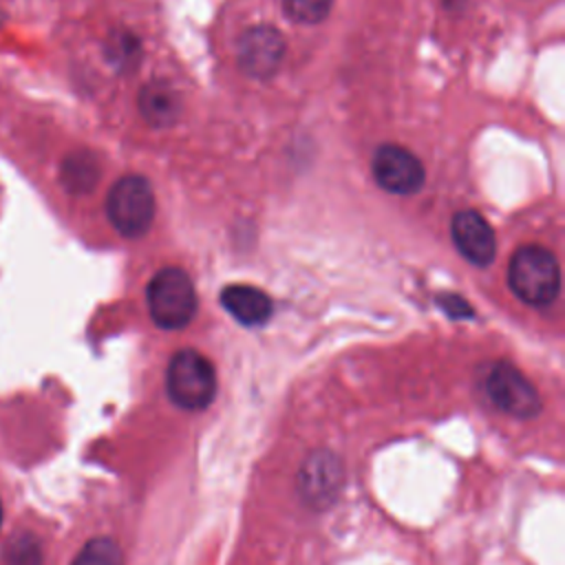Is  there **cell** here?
Listing matches in <instances>:
<instances>
[{
  "instance_id": "obj_1",
  "label": "cell",
  "mask_w": 565,
  "mask_h": 565,
  "mask_svg": "<svg viewBox=\"0 0 565 565\" xmlns=\"http://www.w3.org/2000/svg\"><path fill=\"white\" fill-rule=\"evenodd\" d=\"M510 289L532 307H547L561 291V267L541 245L519 247L508 267Z\"/></svg>"
},
{
  "instance_id": "obj_2",
  "label": "cell",
  "mask_w": 565,
  "mask_h": 565,
  "mask_svg": "<svg viewBox=\"0 0 565 565\" xmlns=\"http://www.w3.org/2000/svg\"><path fill=\"white\" fill-rule=\"evenodd\" d=\"M148 309L161 329H183L196 313V294L190 276L179 267L157 271L146 291Z\"/></svg>"
},
{
  "instance_id": "obj_3",
  "label": "cell",
  "mask_w": 565,
  "mask_h": 565,
  "mask_svg": "<svg viewBox=\"0 0 565 565\" xmlns=\"http://www.w3.org/2000/svg\"><path fill=\"white\" fill-rule=\"evenodd\" d=\"M106 214L121 236H143L154 218V192L148 179L139 174H126L115 181L106 196Z\"/></svg>"
},
{
  "instance_id": "obj_4",
  "label": "cell",
  "mask_w": 565,
  "mask_h": 565,
  "mask_svg": "<svg viewBox=\"0 0 565 565\" xmlns=\"http://www.w3.org/2000/svg\"><path fill=\"white\" fill-rule=\"evenodd\" d=\"M166 384L170 399L185 411H201L216 395L214 366L194 349H181L172 355Z\"/></svg>"
},
{
  "instance_id": "obj_5",
  "label": "cell",
  "mask_w": 565,
  "mask_h": 565,
  "mask_svg": "<svg viewBox=\"0 0 565 565\" xmlns=\"http://www.w3.org/2000/svg\"><path fill=\"white\" fill-rule=\"evenodd\" d=\"M490 402L519 419H530L541 411V397L534 384L510 362H497L486 377Z\"/></svg>"
},
{
  "instance_id": "obj_6",
  "label": "cell",
  "mask_w": 565,
  "mask_h": 565,
  "mask_svg": "<svg viewBox=\"0 0 565 565\" xmlns=\"http://www.w3.org/2000/svg\"><path fill=\"white\" fill-rule=\"evenodd\" d=\"M371 170L380 188L391 194H413L424 185V166L406 148L395 143H384L375 150Z\"/></svg>"
},
{
  "instance_id": "obj_7",
  "label": "cell",
  "mask_w": 565,
  "mask_h": 565,
  "mask_svg": "<svg viewBox=\"0 0 565 565\" xmlns=\"http://www.w3.org/2000/svg\"><path fill=\"white\" fill-rule=\"evenodd\" d=\"M285 40L274 26H252L238 42V66L256 79L271 77L282 62Z\"/></svg>"
},
{
  "instance_id": "obj_8",
  "label": "cell",
  "mask_w": 565,
  "mask_h": 565,
  "mask_svg": "<svg viewBox=\"0 0 565 565\" xmlns=\"http://www.w3.org/2000/svg\"><path fill=\"white\" fill-rule=\"evenodd\" d=\"M342 483V468L338 457L327 450L313 452L298 472V490L302 499L313 505L322 508L333 501Z\"/></svg>"
},
{
  "instance_id": "obj_9",
  "label": "cell",
  "mask_w": 565,
  "mask_h": 565,
  "mask_svg": "<svg viewBox=\"0 0 565 565\" xmlns=\"http://www.w3.org/2000/svg\"><path fill=\"white\" fill-rule=\"evenodd\" d=\"M452 241L457 249L475 265H490L497 254V238L488 221L475 210H461L452 216Z\"/></svg>"
},
{
  "instance_id": "obj_10",
  "label": "cell",
  "mask_w": 565,
  "mask_h": 565,
  "mask_svg": "<svg viewBox=\"0 0 565 565\" xmlns=\"http://www.w3.org/2000/svg\"><path fill=\"white\" fill-rule=\"evenodd\" d=\"M221 302L241 324L256 327L269 320L271 298L252 285H230L221 291Z\"/></svg>"
},
{
  "instance_id": "obj_11",
  "label": "cell",
  "mask_w": 565,
  "mask_h": 565,
  "mask_svg": "<svg viewBox=\"0 0 565 565\" xmlns=\"http://www.w3.org/2000/svg\"><path fill=\"white\" fill-rule=\"evenodd\" d=\"M179 110H181L179 93L168 82L154 79L139 90V113L150 126L154 128L172 126L179 117Z\"/></svg>"
},
{
  "instance_id": "obj_12",
  "label": "cell",
  "mask_w": 565,
  "mask_h": 565,
  "mask_svg": "<svg viewBox=\"0 0 565 565\" xmlns=\"http://www.w3.org/2000/svg\"><path fill=\"white\" fill-rule=\"evenodd\" d=\"M99 161L93 152L88 150H77L71 152L60 168V179L62 185L71 192V194H86L95 188V183L99 181Z\"/></svg>"
},
{
  "instance_id": "obj_13",
  "label": "cell",
  "mask_w": 565,
  "mask_h": 565,
  "mask_svg": "<svg viewBox=\"0 0 565 565\" xmlns=\"http://www.w3.org/2000/svg\"><path fill=\"white\" fill-rule=\"evenodd\" d=\"M73 565H124V554L117 541L108 536H95L79 550Z\"/></svg>"
},
{
  "instance_id": "obj_14",
  "label": "cell",
  "mask_w": 565,
  "mask_h": 565,
  "mask_svg": "<svg viewBox=\"0 0 565 565\" xmlns=\"http://www.w3.org/2000/svg\"><path fill=\"white\" fill-rule=\"evenodd\" d=\"M333 0H282L285 13L300 24H316L331 11Z\"/></svg>"
},
{
  "instance_id": "obj_15",
  "label": "cell",
  "mask_w": 565,
  "mask_h": 565,
  "mask_svg": "<svg viewBox=\"0 0 565 565\" xmlns=\"http://www.w3.org/2000/svg\"><path fill=\"white\" fill-rule=\"evenodd\" d=\"M7 563L9 565H40L42 563V547L33 534H15L7 545Z\"/></svg>"
},
{
  "instance_id": "obj_16",
  "label": "cell",
  "mask_w": 565,
  "mask_h": 565,
  "mask_svg": "<svg viewBox=\"0 0 565 565\" xmlns=\"http://www.w3.org/2000/svg\"><path fill=\"white\" fill-rule=\"evenodd\" d=\"M0 525H2V503H0Z\"/></svg>"
}]
</instances>
